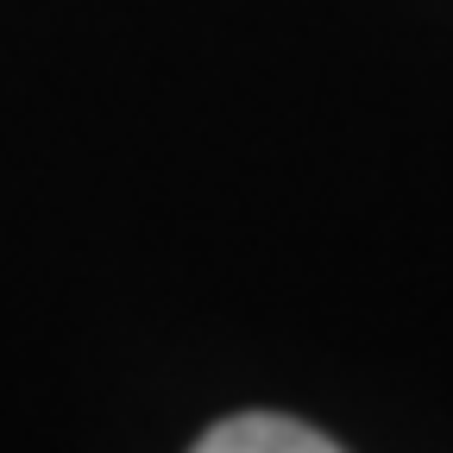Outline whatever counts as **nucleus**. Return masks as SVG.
<instances>
[{"label":"nucleus","instance_id":"f257e3e1","mask_svg":"<svg viewBox=\"0 0 453 453\" xmlns=\"http://www.w3.org/2000/svg\"><path fill=\"white\" fill-rule=\"evenodd\" d=\"M189 453H340V447L290 416H234V422H214Z\"/></svg>","mask_w":453,"mask_h":453}]
</instances>
